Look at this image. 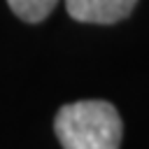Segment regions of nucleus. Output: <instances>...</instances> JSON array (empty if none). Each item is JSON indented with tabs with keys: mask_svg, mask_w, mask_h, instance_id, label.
<instances>
[{
	"mask_svg": "<svg viewBox=\"0 0 149 149\" xmlns=\"http://www.w3.org/2000/svg\"><path fill=\"white\" fill-rule=\"evenodd\" d=\"M137 0H65V9L81 23H116L126 19Z\"/></svg>",
	"mask_w": 149,
	"mask_h": 149,
	"instance_id": "nucleus-2",
	"label": "nucleus"
},
{
	"mask_svg": "<svg viewBox=\"0 0 149 149\" xmlns=\"http://www.w3.org/2000/svg\"><path fill=\"white\" fill-rule=\"evenodd\" d=\"M56 2L58 0H7L9 9L21 21H28V23H37V21L47 19L54 12Z\"/></svg>",
	"mask_w": 149,
	"mask_h": 149,
	"instance_id": "nucleus-3",
	"label": "nucleus"
},
{
	"mask_svg": "<svg viewBox=\"0 0 149 149\" xmlns=\"http://www.w3.org/2000/svg\"><path fill=\"white\" fill-rule=\"evenodd\" d=\"M63 149H119L123 123L107 100H77L63 105L54 119Z\"/></svg>",
	"mask_w": 149,
	"mask_h": 149,
	"instance_id": "nucleus-1",
	"label": "nucleus"
}]
</instances>
